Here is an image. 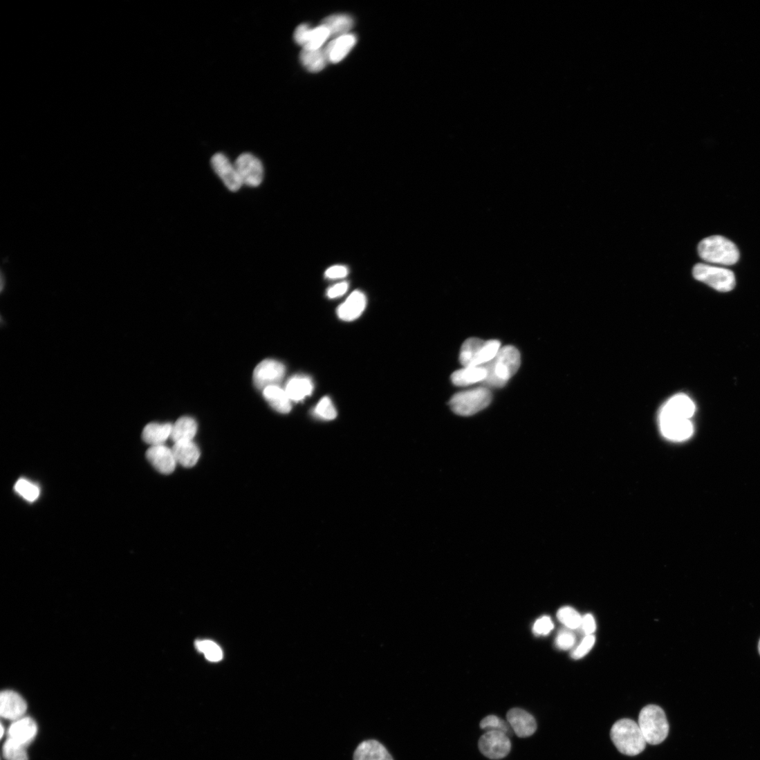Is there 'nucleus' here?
<instances>
[{
    "instance_id": "31",
    "label": "nucleus",
    "mask_w": 760,
    "mask_h": 760,
    "mask_svg": "<svg viewBox=\"0 0 760 760\" xmlns=\"http://www.w3.org/2000/svg\"><path fill=\"white\" fill-rule=\"evenodd\" d=\"M25 745L8 738L3 745V753L6 760H28Z\"/></svg>"
},
{
    "instance_id": "2",
    "label": "nucleus",
    "mask_w": 760,
    "mask_h": 760,
    "mask_svg": "<svg viewBox=\"0 0 760 760\" xmlns=\"http://www.w3.org/2000/svg\"><path fill=\"white\" fill-rule=\"evenodd\" d=\"M611 737L618 750L629 756L642 752L647 744L638 725L629 719H620L615 723L611 729Z\"/></svg>"
},
{
    "instance_id": "15",
    "label": "nucleus",
    "mask_w": 760,
    "mask_h": 760,
    "mask_svg": "<svg viewBox=\"0 0 760 760\" xmlns=\"http://www.w3.org/2000/svg\"><path fill=\"white\" fill-rule=\"evenodd\" d=\"M146 456L157 471L165 474L172 473L178 463L173 449L165 445L151 447Z\"/></svg>"
},
{
    "instance_id": "32",
    "label": "nucleus",
    "mask_w": 760,
    "mask_h": 760,
    "mask_svg": "<svg viewBox=\"0 0 760 760\" xmlns=\"http://www.w3.org/2000/svg\"><path fill=\"white\" fill-rule=\"evenodd\" d=\"M557 618L565 627L575 630L580 628L582 617L574 609L566 606L557 611Z\"/></svg>"
},
{
    "instance_id": "11",
    "label": "nucleus",
    "mask_w": 760,
    "mask_h": 760,
    "mask_svg": "<svg viewBox=\"0 0 760 760\" xmlns=\"http://www.w3.org/2000/svg\"><path fill=\"white\" fill-rule=\"evenodd\" d=\"M286 374L285 366L275 360L266 359L261 362L254 371V382L260 389L271 385H277Z\"/></svg>"
},
{
    "instance_id": "22",
    "label": "nucleus",
    "mask_w": 760,
    "mask_h": 760,
    "mask_svg": "<svg viewBox=\"0 0 760 760\" xmlns=\"http://www.w3.org/2000/svg\"><path fill=\"white\" fill-rule=\"evenodd\" d=\"M172 428L170 423H149L143 429L142 438L151 447L165 445L171 438Z\"/></svg>"
},
{
    "instance_id": "23",
    "label": "nucleus",
    "mask_w": 760,
    "mask_h": 760,
    "mask_svg": "<svg viewBox=\"0 0 760 760\" xmlns=\"http://www.w3.org/2000/svg\"><path fill=\"white\" fill-rule=\"evenodd\" d=\"M313 388V383L311 378L305 376H295L288 381L285 390L291 402L298 403L311 395Z\"/></svg>"
},
{
    "instance_id": "39",
    "label": "nucleus",
    "mask_w": 760,
    "mask_h": 760,
    "mask_svg": "<svg viewBox=\"0 0 760 760\" xmlns=\"http://www.w3.org/2000/svg\"><path fill=\"white\" fill-rule=\"evenodd\" d=\"M311 29V27L305 24L299 25L296 28L294 33V39L297 45L302 48L304 46Z\"/></svg>"
},
{
    "instance_id": "8",
    "label": "nucleus",
    "mask_w": 760,
    "mask_h": 760,
    "mask_svg": "<svg viewBox=\"0 0 760 760\" xmlns=\"http://www.w3.org/2000/svg\"><path fill=\"white\" fill-rule=\"evenodd\" d=\"M234 167L243 184L250 187L259 186L264 176L263 167L260 160L250 153L239 155Z\"/></svg>"
},
{
    "instance_id": "36",
    "label": "nucleus",
    "mask_w": 760,
    "mask_h": 760,
    "mask_svg": "<svg viewBox=\"0 0 760 760\" xmlns=\"http://www.w3.org/2000/svg\"><path fill=\"white\" fill-rule=\"evenodd\" d=\"M576 636L574 632L568 628L559 631L555 638V646L558 649L568 651L574 647Z\"/></svg>"
},
{
    "instance_id": "30",
    "label": "nucleus",
    "mask_w": 760,
    "mask_h": 760,
    "mask_svg": "<svg viewBox=\"0 0 760 760\" xmlns=\"http://www.w3.org/2000/svg\"><path fill=\"white\" fill-rule=\"evenodd\" d=\"M480 728L488 732H499L508 737L512 735V730L508 721L496 715H489L480 723Z\"/></svg>"
},
{
    "instance_id": "29",
    "label": "nucleus",
    "mask_w": 760,
    "mask_h": 760,
    "mask_svg": "<svg viewBox=\"0 0 760 760\" xmlns=\"http://www.w3.org/2000/svg\"><path fill=\"white\" fill-rule=\"evenodd\" d=\"M330 37L329 30L322 24L316 28H311L302 50H316L322 49Z\"/></svg>"
},
{
    "instance_id": "28",
    "label": "nucleus",
    "mask_w": 760,
    "mask_h": 760,
    "mask_svg": "<svg viewBox=\"0 0 760 760\" xmlns=\"http://www.w3.org/2000/svg\"><path fill=\"white\" fill-rule=\"evenodd\" d=\"M299 59L303 66L312 73L322 71L328 63L325 50L322 48L316 50H302Z\"/></svg>"
},
{
    "instance_id": "14",
    "label": "nucleus",
    "mask_w": 760,
    "mask_h": 760,
    "mask_svg": "<svg viewBox=\"0 0 760 760\" xmlns=\"http://www.w3.org/2000/svg\"><path fill=\"white\" fill-rule=\"evenodd\" d=\"M27 703L13 691H4L0 695V714L6 719L15 722L24 716L27 710Z\"/></svg>"
},
{
    "instance_id": "27",
    "label": "nucleus",
    "mask_w": 760,
    "mask_h": 760,
    "mask_svg": "<svg viewBox=\"0 0 760 760\" xmlns=\"http://www.w3.org/2000/svg\"><path fill=\"white\" fill-rule=\"evenodd\" d=\"M329 30L331 37H339L349 34L354 25L353 18L345 14L333 15L326 17L322 23Z\"/></svg>"
},
{
    "instance_id": "13",
    "label": "nucleus",
    "mask_w": 760,
    "mask_h": 760,
    "mask_svg": "<svg viewBox=\"0 0 760 760\" xmlns=\"http://www.w3.org/2000/svg\"><path fill=\"white\" fill-rule=\"evenodd\" d=\"M506 718L513 732L519 738L530 737L537 731L535 718L525 710L512 708L508 712Z\"/></svg>"
},
{
    "instance_id": "44",
    "label": "nucleus",
    "mask_w": 760,
    "mask_h": 760,
    "mask_svg": "<svg viewBox=\"0 0 760 760\" xmlns=\"http://www.w3.org/2000/svg\"><path fill=\"white\" fill-rule=\"evenodd\" d=\"M758 649H759V654H760V640H759V645H758Z\"/></svg>"
},
{
    "instance_id": "43",
    "label": "nucleus",
    "mask_w": 760,
    "mask_h": 760,
    "mask_svg": "<svg viewBox=\"0 0 760 760\" xmlns=\"http://www.w3.org/2000/svg\"><path fill=\"white\" fill-rule=\"evenodd\" d=\"M1 729H2V730H1V737L3 738V736H4V733H5V732H5V730H4V727H3V725H2V726H1Z\"/></svg>"
},
{
    "instance_id": "33",
    "label": "nucleus",
    "mask_w": 760,
    "mask_h": 760,
    "mask_svg": "<svg viewBox=\"0 0 760 760\" xmlns=\"http://www.w3.org/2000/svg\"><path fill=\"white\" fill-rule=\"evenodd\" d=\"M313 414L315 417L322 419L324 420H333L336 418L337 414L335 407H334L331 399L325 396L319 403L313 411Z\"/></svg>"
},
{
    "instance_id": "21",
    "label": "nucleus",
    "mask_w": 760,
    "mask_h": 760,
    "mask_svg": "<svg viewBox=\"0 0 760 760\" xmlns=\"http://www.w3.org/2000/svg\"><path fill=\"white\" fill-rule=\"evenodd\" d=\"M266 401L276 411L287 414L292 410V402L285 389L277 385H271L263 390Z\"/></svg>"
},
{
    "instance_id": "12",
    "label": "nucleus",
    "mask_w": 760,
    "mask_h": 760,
    "mask_svg": "<svg viewBox=\"0 0 760 760\" xmlns=\"http://www.w3.org/2000/svg\"><path fill=\"white\" fill-rule=\"evenodd\" d=\"M212 167L215 173L222 180L228 189L237 192L243 183L240 178L234 164L222 153L214 154L211 159Z\"/></svg>"
},
{
    "instance_id": "3",
    "label": "nucleus",
    "mask_w": 760,
    "mask_h": 760,
    "mask_svg": "<svg viewBox=\"0 0 760 760\" xmlns=\"http://www.w3.org/2000/svg\"><path fill=\"white\" fill-rule=\"evenodd\" d=\"M700 257L710 263L732 266L739 259L736 245L723 236L714 235L702 240L698 245Z\"/></svg>"
},
{
    "instance_id": "16",
    "label": "nucleus",
    "mask_w": 760,
    "mask_h": 760,
    "mask_svg": "<svg viewBox=\"0 0 760 760\" xmlns=\"http://www.w3.org/2000/svg\"><path fill=\"white\" fill-rule=\"evenodd\" d=\"M367 305L366 295L354 291L337 308V315L344 322H353L362 315Z\"/></svg>"
},
{
    "instance_id": "7",
    "label": "nucleus",
    "mask_w": 760,
    "mask_h": 760,
    "mask_svg": "<svg viewBox=\"0 0 760 760\" xmlns=\"http://www.w3.org/2000/svg\"><path fill=\"white\" fill-rule=\"evenodd\" d=\"M693 275L697 281L718 292L728 293L736 286L734 273L725 268L698 263L694 266Z\"/></svg>"
},
{
    "instance_id": "41",
    "label": "nucleus",
    "mask_w": 760,
    "mask_h": 760,
    "mask_svg": "<svg viewBox=\"0 0 760 760\" xmlns=\"http://www.w3.org/2000/svg\"><path fill=\"white\" fill-rule=\"evenodd\" d=\"M580 627L585 636L593 635L596 629V624L591 614H586L582 617Z\"/></svg>"
},
{
    "instance_id": "24",
    "label": "nucleus",
    "mask_w": 760,
    "mask_h": 760,
    "mask_svg": "<svg viewBox=\"0 0 760 760\" xmlns=\"http://www.w3.org/2000/svg\"><path fill=\"white\" fill-rule=\"evenodd\" d=\"M487 374V371L483 366L465 367L452 375V381L456 386L466 387L478 382L483 383Z\"/></svg>"
},
{
    "instance_id": "42",
    "label": "nucleus",
    "mask_w": 760,
    "mask_h": 760,
    "mask_svg": "<svg viewBox=\"0 0 760 760\" xmlns=\"http://www.w3.org/2000/svg\"><path fill=\"white\" fill-rule=\"evenodd\" d=\"M349 289V284L346 282H343L337 284L331 288L327 293V295L331 299H335L343 296Z\"/></svg>"
},
{
    "instance_id": "10",
    "label": "nucleus",
    "mask_w": 760,
    "mask_h": 760,
    "mask_svg": "<svg viewBox=\"0 0 760 760\" xmlns=\"http://www.w3.org/2000/svg\"><path fill=\"white\" fill-rule=\"evenodd\" d=\"M479 749L483 755L491 759H501L508 756L511 750L509 737L499 732H488L479 740Z\"/></svg>"
},
{
    "instance_id": "25",
    "label": "nucleus",
    "mask_w": 760,
    "mask_h": 760,
    "mask_svg": "<svg viewBox=\"0 0 760 760\" xmlns=\"http://www.w3.org/2000/svg\"><path fill=\"white\" fill-rule=\"evenodd\" d=\"M172 449L177 463L185 467L194 466L200 457V451L193 441L175 443Z\"/></svg>"
},
{
    "instance_id": "17",
    "label": "nucleus",
    "mask_w": 760,
    "mask_h": 760,
    "mask_svg": "<svg viewBox=\"0 0 760 760\" xmlns=\"http://www.w3.org/2000/svg\"><path fill=\"white\" fill-rule=\"evenodd\" d=\"M37 733V726L34 720L24 716L13 722L8 730V738L28 746L35 739Z\"/></svg>"
},
{
    "instance_id": "34",
    "label": "nucleus",
    "mask_w": 760,
    "mask_h": 760,
    "mask_svg": "<svg viewBox=\"0 0 760 760\" xmlns=\"http://www.w3.org/2000/svg\"><path fill=\"white\" fill-rule=\"evenodd\" d=\"M15 492L25 500L33 502L39 496V489L37 486L25 479H20L15 486Z\"/></svg>"
},
{
    "instance_id": "40",
    "label": "nucleus",
    "mask_w": 760,
    "mask_h": 760,
    "mask_svg": "<svg viewBox=\"0 0 760 760\" xmlns=\"http://www.w3.org/2000/svg\"><path fill=\"white\" fill-rule=\"evenodd\" d=\"M349 274L348 268L344 266H331L326 270L325 275L327 278L331 279H341L347 276Z\"/></svg>"
},
{
    "instance_id": "35",
    "label": "nucleus",
    "mask_w": 760,
    "mask_h": 760,
    "mask_svg": "<svg viewBox=\"0 0 760 760\" xmlns=\"http://www.w3.org/2000/svg\"><path fill=\"white\" fill-rule=\"evenodd\" d=\"M196 647L197 650L203 653L207 659L211 662H219L223 658V652L221 648L213 642H197Z\"/></svg>"
},
{
    "instance_id": "19",
    "label": "nucleus",
    "mask_w": 760,
    "mask_h": 760,
    "mask_svg": "<svg viewBox=\"0 0 760 760\" xmlns=\"http://www.w3.org/2000/svg\"><path fill=\"white\" fill-rule=\"evenodd\" d=\"M696 407L688 396L685 394H677L672 396L663 406L662 413L690 419L694 414Z\"/></svg>"
},
{
    "instance_id": "1",
    "label": "nucleus",
    "mask_w": 760,
    "mask_h": 760,
    "mask_svg": "<svg viewBox=\"0 0 760 760\" xmlns=\"http://www.w3.org/2000/svg\"><path fill=\"white\" fill-rule=\"evenodd\" d=\"M521 364V353L515 346L508 345L501 348L492 361L483 365L488 373L483 384L494 388L505 387Z\"/></svg>"
},
{
    "instance_id": "4",
    "label": "nucleus",
    "mask_w": 760,
    "mask_h": 760,
    "mask_svg": "<svg viewBox=\"0 0 760 760\" xmlns=\"http://www.w3.org/2000/svg\"><path fill=\"white\" fill-rule=\"evenodd\" d=\"M638 725L647 743L658 745L669 734V726L663 710L655 705L644 707L639 714Z\"/></svg>"
},
{
    "instance_id": "6",
    "label": "nucleus",
    "mask_w": 760,
    "mask_h": 760,
    "mask_svg": "<svg viewBox=\"0 0 760 760\" xmlns=\"http://www.w3.org/2000/svg\"><path fill=\"white\" fill-rule=\"evenodd\" d=\"M492 393L485 387H478L454 394L449 406L456 414L471 416L486 409L492 402Z\"/></svg>"
},
{
    "instance_id": "18",
    "label": "nucleus",
    "mask_w": 760,
    "mask_h": 760,
    "mask_svg": "<svg viewBox=\"0 0 760 760\" xmlns=\"http://www.w3.org/2000/svg\"><path fill=\"white\" fill-rule=\"evenodd\" d=\"M357 37L347 34L335 38L324 49L328 62L337 64L342 61L355 47Z\"/></svg>"
},
{
    "instance_id": "20",
    "label": "nucleus",
    "mask_w": 760,
    "mask_h": 760,
    "mask_svg": "<svg viewBox=\"0 0 760 760\" xmlns=\"http://www.w3.org/2000/svg\"><path fill=\"white\" fill-rule=\"evenodd\" d=\"M353 760H393L386 748L376 740L360 743L355 750Z\"/></svg>"
},
{
    "instance_id": "9",
    "label": "nucleus",
    "mask_w": 760,
    "mask_h": 760,
    "mask_svg": "<svg viewBox=\"0 0 760 760\" xmlns=\"http://www.w3.org/2000/svg\"><path fill=\"white\" fill-rule=\"evenodd\" d=\"M659 420L662 433L671 441H685L690 438L694 432V427L690 419L660 412Z\"/></svg>"
},
{
    "instance_id": "5",
    "label": "nucleus",
    "mask_w": 760,
    "mask_h": 760,
    "mask_svg": "<svg viewBox=\"0 0 760 760\" xmlns=\"http://www.w3.org/2000/svg\"><path fill=\"white\" fill-rule=\"evenodd\" d=\"M501 349V342L493 340L484 341L469 338L463 343L460 353V362L464 367L483 366L495 358Z\"/></svg>"
},
{
    "instance_id": "26",
    "label": "nucleus",
    "mask_w": 760,
    "mask_h": 760,
    "mask_svg": "<svg viewBox=\"0 0 760 760\" xmlns=\"http://www.w3.org/2000/svg\"><path fill=\"white\" fill-rule=\"evenodd\" d=\"M197 432L196 421L187 416L179 418L173 425L171 438L175 443L193 441Z\"/></svg>"
},
{
    "instance_id": "38",
    "label": "nucleus",
    "mask_w": 760,
    "mask_h": 760,
    "mask_svg": "<svg viewBox=\"0 0 760 760\" xmlns=\"http://www.w3.org/2000/svg\"><path fill=\"white\" fill-rule=\"evenodd\" d=\"M554 628V624L549 616H542L539 618L534 624L532 627V631L535 635L547 636Z\"/></svg>"
},
{
    "instance_id": "37",
    "label": "nucleus",
    "mask_w": 760,
    "mask_h": 760,
    "mask_svg": "<svg viewBox=\"0 0 760 760\" xmlns=\"http://www.w3.org/2000/svg\"><path fill=\"white\" fill-rule=\"evenodd\" d=\"M595 642V638L593 635L585 636L581 643L572 652V658L575 660L584 658L592 649Z\"/></svg>"
}]
</instances>
